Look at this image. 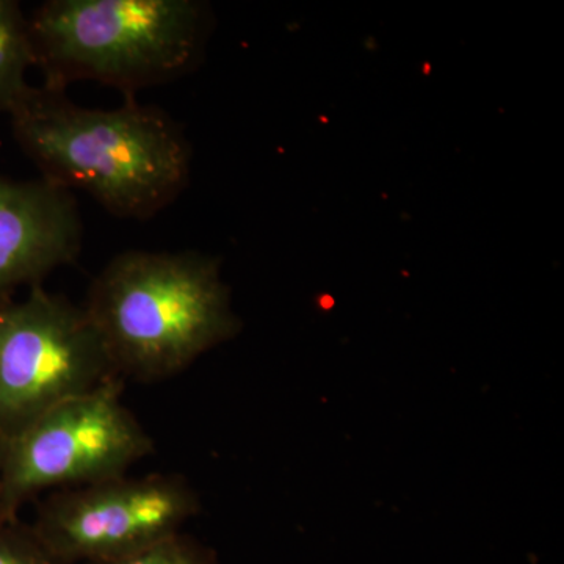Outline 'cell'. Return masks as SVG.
Returning <instances> with one entry per match:
<instances>
[{
	"mask_svg": "<svg viewBox=\"0 0 564 564\" xmlns=\"http://www.w3.org/2000/svg\"><path fill=\"white\" fill-rule=\"evenodd\" d=\"M10 115L14 139L43 180L88 193L115 217L150 220L191 181L192 148L181 126L133 96L118 109H85L43 85Z\"/></svg>",
	"mask_w": 564,
	"mask_h": 564,
	"instance_id": "cell-1",
	"label": "cell"
},
{
	"mask_svg": "<svg viewBox=\"0 0 564 564\" xmlns=\"http://www.w3.org/2000/svg\"><path fill=\"white\" fill-rule=\"evenodd\" d=\"M84 307L117 377L147 383L184 372L242 326L220 261L196 251L121 252L95 278Z\"/></svg>",
	"mask_w": 564,
	"mask_h": 564,
	"instance_id": "cell-2",
	"label": "cell"
},
{
	"mask_svg": "<svg viewBox=\"0 0 564 564\" xmlns=\"http://www.w3.org/2000/svg\"><path fill=\"white\" fill-rule=\"evenodd\" d=\"M210 24L196 0H50L29 18L44 87L90 80L126 98L191 73Z\"/></svg>",
	"mask_w": 564,
	"mask_h": 564,
	"instance_id": "cell-3",
	"label": "cell"
},
{
	"mask_svg": "<svg viewBox=\"0 0 564 564\" xmlns=\"http://www.w3.org/2000/svg\"><path fill=\"white\" fill-rule=\"evenodd\" d=\"M154 451L150 434L121 400L120 381L52 408L0 440V522L25 500L54 488H74L126 475Z\"/></svg>",
	"mask_w": 564,
	"mask_h": 564,
	"instance_id": "cell-4",
	"label": "cell"
},
{
	"mask_svg": "<svg viewBox=\"0 0 564 564\" xmlns=\"http://www.w3.org/2000/svg\"><path fill=\"white\" fill-rule=\"evenodd\" d=\"M117 378L84 306L33 285L0 302V440Z\"/></svg>",
	"mask_w": 564,
	"mask_h": 564,
	"instance_id": "cell-5",
	"label": "cell"
},
{
	"mask_svg": "<svg viewBox=\"0 0 564 564\" xmlns=\"http://www.w3.org/2000/svg\"><path fill=\"white\" fill-rule=\"evenodd\" d=\"M198 511V494L177 475H120L52 494L31 529L58 563L87 564L181 533Z\"/></svg>",
	"mask_w": 564,
	"mask_h": 564,
	"instance_id": "cell-6",
	"label": "cell"
},
{
	"mask_svg": "<svg viewBox=\"0 0 564 564\" xmlns=\"http://www.w3.org/2000/svg\"><path fill=\"white\" fill-rule=\"evenodd\" d=\"M84 226L73 192L0 176V296L76 261Z\"/></svg>",
	"mask_w": 564,
	"mask_h": 564,
	"instance_id": "cell-7",
	"label": "cell"
},
{
	"mask_svg": "<svg viewBox=\"0 0 564 564\" xmlns=\"http://www.w3.org/2000/svg\"><path fill=\"white\" fill-rule=\"evenodd\" d=\"M29 20L20 3L0 0V111L13 113L32 91L25 79L35 66Z\"/></svg>",
	"mask_w": 564,
	"mask_h": 564,
	"instance_id": "cell-8",
	"label": "cell"
},
{
	"mask_svg": "<svg viewBox=\"0 0 564 564\" xmlns=\"http://www.w3.org/2000/svg\"><path fill=\"white\" fill-rule=\"evenodd\" d=\"M87 564H217V560L214 552L181 532L132 554Z\"/></svg>",
	"mask_w": 564,
	"mask_h": 564,
	"instance_id": "cell-9",
	"label": "cell"
},
{
	"mask_svg": "<svg viewBox=\"0 0 564 564\" xmlns=\"http://www.w3.org/2000/svg\"><path fill=\"white\" fill-rule=\"evenodd\" d=\"M0 564H61L44 549L31 527L0 522Z\"/></svg>",
	"mask_w": 564,
	"mask_h": 564,
	"instance_id": "cell-10",
	"label": "cell"
}]
</instances>
